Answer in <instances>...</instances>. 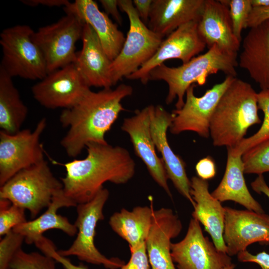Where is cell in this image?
Returning a JSON list of instances; mask_svg holds the SVG:
<instances>
[{
  "label": "cell",
  "mask_w": 269,
  "mask_h": 269,
  "mask_svg": "<svg viewBox=\"0 0 269 269\" xmlns=\"http://www.w3.org/2000/svg\"><path fill=\"white\" fill-rule=\"evenodd\" d=\"M86 147L84 158L63 164L66 174L60 179L64 194L77 205L91 200L107 182L127 183L135 171L134 160L123 147L92 142Z\"/></svg>",
  "instance_id": "obj_1"
},
{
  "label": "cell",
  "mask_w": 269,
  "mask_h": 269,
  "mask_svg": "<svg viewBox=\"0 0 269 269\" xmlns=\"http://www.w3.org/2000/svg\"><path fill=\"white\" fill-rule=\"evenodd\" d=\"M133 92L130 85L124 84L114 89L91 90L76 105L64 109L59 120L62 127L69 129L60 143L67 154L76 157L89 142L107 143L106 133L125 110L121 101Z\"/></svg>",
  "instance_id": "obj_2"
},
{
  "label": "cell",
  "mask_w": 269,
  "mask_h": 269,
  "mask_svg": "<svg viewBox=\"0 0 269 269\" xmlns=\"http://www.w3.org/2000/svg\"><path fill=\"white\" fill-rule=\"evenodd\" d=\"M258 93L248 83L235 77L219 99L210 121V136L215 146L233 148L248 129L261 123Z\"/></svg>",
  "instance_id": "obj_3"
},
{
  "label": "cell",
  "mask_w": 269,
  "mask_h": 269,
  "mask_svg": "<svg viewBox=\"0 0 269 269\" xmlns=\"http://www.w3.org/2000/svg\"><path fill=\"white\" fill-rule=\"evenodd\" d=\"M237 57V55L229 54L214 45L205 53L178 67H170L161 64L150 71L148 80L165 81L168 87L165 103L170 104L177 98L175 107L176 110H179L184 105L187 90L194 83L202 86L209 75L219 71L227 76L236 77Z\"/></svg>",
  "instance_id": "obj_4"
},
{
  "label": "cell",
  "mask_w": 269,
  "mask_h": 269,
  "mask_svg": "<svg viewBox=\"0 0 269 269\" xmlns=\"http://www.w3.org/2000/svg\"><path fill=\"white\" fill-rule=\"evenodd\" d=\"M63 184L45 160L25 168L0 188V199L28 210L32 218L47 208Z\"/></svg>",
  "instance_id": "obj_5"
},
{
  "label": "cell",
  "mask_w": 269,
  "mask_h": 269,
  "mask_svg": "<svg viewBox=\"0 0 269 269\" xmlns=\"http://www.w3.org/2000/svg\"><path fill=\"white\" fill-rule=\"evenodd\" d=\"M118 6L127 14L130 27L122 49L111 63L110 75L113 86L150 59L163 40L140 19L132 0H118Z\"/></svg>",
  "instance_id": "obj_6"
},
{
  "label": "cell",
  "mask_w": 269,
  "mask_h": 269,
  "mask_svg": "<svg viewBox=\"0 0 269 269\" xmlns=\"http://www.w3.org/2000/svg\"><path fill=\"white\" fill-rule=\"evenodd\" d=\"M34 31L29 25H16L0 33V68L12 78L41 80L48 74L44 56L32 39Z\"/></svg>",
  "instance_id": "obj_7"
},
{
  "label": "cell",
  "mask_w": 269,
  "mask_h": 269,
  "mask_svg": "<svg viewBox=\"0 0 269 269\" xmlns=\"http://www.w3.org/2000/svg\"><path fill=\"white\" fill-rule=\"evenodd\" d=\"M109 196L108 190L103 188L90 201L77 204V216L74 223L77 230V237L69 248L57 251L59 255L65 257L76 256L82 261L103 265L109 269H118L125 265L117 258L106 257L95 245L96 226L104 218L103 208Z\"/></svg>",
  "instance_id": "obj_8"
},
{
  "label": "cell",
  "mask_w": 269,
  "mask_h": 269,
  "mask_svg": "<svg viewBox=\"0 0 269 269\" xmlns=\"http://www.w3.org/2000/svg\"><path fill=\"white\" fill-rule=\"evenodd\" d=\"M66 13L32 35L44 56L48 74L74 63L76 59V43L81 39L84 23L74 14Z\"/></svg>",
  "instance_id": "obj_9"
},
{
  "label": "cell",
  "mask_w": 269,
  "mask_h": 269,
  "mask_svg": "<svg viewBox=\"0 0 269 269\" xmlns=\"http://www.w3.org/2000/svg\"><path fill=\"white\" fill-rule=\"evenodd\" d=\"M46 126L43 118L33 131L24 129L10 134L0 130V186L20 171L44 160L40 139Z\"/></svg>",
  "instance_id": "obj_10"
},
{
  "label": "cell",
  "mask_w": 269,
  "mask_h": 269,
  "mask_svg": "<svg viewBox=\"0 0 269 269\" xmlns=\"http://www.w3.org/2000/svg\"><path fill=\"white\" fill-rule=\"evenodd\" d=\"M74 63L47 75L31 89L34 99L49 109L71 108L91 91Z\"/></svg>",
  "instance_id": "obj_11"
},
{
  "label": "cell",
  "mask_w": 269,
  "mask_h": 269,
  "mask_svg": "<svg viewBox=\"0 0 269 269\" xmlns=\"http://www.w3.org/2000/svg\"><path fill=\"white\" fill-rule=\"evenodd\" d=\"M232 76H227L221 83L214 85L200 97L194 93V84L186 92L184 105L172 111L173 118L169 130L173 134L190 131L204 138L210 136V121L221 97L232 82Z\"/></svg>",
  "instance_id": "obj_12"
},
{
  "label": "cell",
  "mask_w": 269,
  "mask_h": 269,
  "mask_svg": "<svg viewBox=\"0 0 269 269\" xmlns=\"http://www.w3.org/2000/svg\"><path fill=\"white\" fill-rule=\"evenodd\" d=\"M171 255L178 269H223L232 264L231 257L204 236L199 222L193 218L184 238L171 243Z\"/></svg>",
  "instance_id": "obj_13"
},
{
  "label": "cell",
  "mask_w": 269,
  "mask_h": 269,
  "mask_svg": "<svg viewBox=\"0 0 269 269\" xmlns=\"http://www.w3.org/2000/svg\"><path fill=\"white\" fill-rule=\"evenodd\" d=\"M198 21L187 22L163 39L153 56L126 78L139 80L145 85L150 71L169 59H178L186 63L206 47L198 31Z\"/></svg>",
  "instance_id": "obj_14"
},
{
  "label": "cell",
  "mask_w": 269,
  "mask_h": 269,
  "mask_svg": "<svg viewBox=\"0 0 269 269\" xmlns=\"http://www.w3.org/2000/svg\"><path fill=\"white\" fill-rule=\"evenodd\" d=\"M225 210L223 239L229 256L246 250L253 243L269 245V215L229 207Z\"/></svg>",
  "instance_id": "obj_15"
},
{
  "label": "cell",
  "mask_w": 269,
  "mask_h": 269,
  "mask_svg": "<svg viewBox=\"0 0 269 269\" xmlns=\"http://www.w3.org/2000/svg\"><path fill=\"white\" fill-rule=\"evenodd\" d=\"M150 124L149 105L140 110H136L134 116L125 118L121 129L129 135L135 154L144 163L151 177L172 198L163 163L156 152Z\"/></svg>",
  "instance_id": "obj_16"
},
{
  "label": "cell",
  "mask_w": 269,
  "mask_h": 269,
  "mask_svg": "<svg viewBox=\"0 0 269 269\" xmlns=\"http://www.w3.org/2000/svg\"><path fill=\"white\" fill-rule=\"evenodd\" d=\"M150 107L151 134L155 148L162 156L168 178L194 207L195 202L190 194L191 181L187 175L185 163L173 152L167 140V132L171 125L173 115L160 105Z\"/></svg>",
  "instance_id": "obj_17"
},
{
  "label": "cell",
  "mask_w": 269,
  "mask_h": 269,
  "mask_svg": "<svg viewBox=\"0 0 269 269\" xmlns=\"http://www.w3.org/2000/svg\"><path fill=\"white\" fill-rule=\"evenodd\" d=\"M182 229L172 209L153 210L151 225L145 243L151 269H176L171 255V240Z\"/></svg>",
  "instance_id": "obj_18"
},
{
  "label": "cell",
  "mask_w": 269,
  "mask_h": 269,
  "mask_svg": "<svg viewBox=\"0 0 269 269\" xmlns=\"http://www.w3.org/2000/svg\"><path fill=\"white\" fill-rule=\"evenodd\" d=\"M197 28L208 49L217 45L237 55L241 42L234 34L229 7L221 0H205Z\"/></svg>",
  "instance_id": "obj_19"
},
{
  "label": "cell",
  "mask_w": 269,
  "mask_h": 269,
  "mask_svg": "<svg viewBox=\"0 0 269 269\" xmlns=\"http://www.w3.org/2000/svg\"><path fill=\"white\" fill-rule=\"evenodd\" d=\"M81 39L82 48L77 52L74 63L90 87L111 88L113 86L110 75L112 61L90 25L84 23Z\"/></svg>",
  "instance_id": "obj_20"
},
{
  "label": "cell",
  "mask_w": 269,
  "mask_h": 269,
  "mask_svg": "<svg viewBox=\"0 0 269 269\" xmlns=\"http://www.w3.org/2000/svg\"><path fill=\"white\" fill-rule=\"evenodd\" d=\"M190 194L195 202L192 218L203 225L217 249L227 254L223 239L225 207L209 192L207 180L199 177L193 176L191 179Z\"/></svg>",
  "instance_id": "obj_21"
},
{
  "label": "cell",
  "mask_w": 269,
  "mask_h": 269,
  "mask_svg": "<svg viewBox=\"0 0 269 269\" xmlns=\"http://www.w3.org/2000/svg\"><path fill=\"white\" fill-rule=\"evenodd\" d=\"M238 66L262 90H269V19L250 28L243 41Z\"/></svg>",
  "instance_id": "obj_22"
},
{
  "label": "cell",
  "mask_w": 269,
  "mask_h": 269,
  "mask_svg": "<svg viewBox=\"0 0 269 269\" xmlns=\"http://www.w3.org/2000/svg\"><path fill=\"white\" fill-rule=\"evenodd\" d=\"M65 13L79 18L84 23L90 25L97 34L110 59L112 61L120 52L126 38L118 26L101 11L93 0H76L63 7Z\"/></svg>",
  "instance_id": "obj_23"
},
{
  "label": "cell",
  "mask_w": 269,
  "mask_h": 269,
  "mask_svg": "<svg viewBox=\"0 0 269 269\" xmlns=\"http://www.w3.org/2000/svg\"><path fill=\"white\" fill-rule=\"evenodd\" d=\"M205 0H152L148 27L162 37L181 25L198 21Z\"/></svg>",
  "instance_id": "obj_24"
},
{
  "label": "cell",
  "mask_w": 269,
  "mask_h": 269,
  "mask_svg": "<svg viewBox=\"0 0 269 269\" xmlns=\"http://www.w3.org/2000/svg\"><path fill=\"white\" fill-rule=\"evenodd\" d=\"M76 206L62 189L53 197L51 203L42 215L15 227L12 230L23 236L24 242L29 245L34 244L43 236V233L50 229H58L69 236H73L77 233L74 224L71 223L67 218L57 212L61 208Z\"/></svg>",
  "instance_id": "obj_25"
},
{
  "label": "cell",
  "mask_w": 269,
  "mask_h": 269,
  "mask_svg": "<svg viewBox=\"0 0 269 269\" xmlns=\"http://www.w3.org/2000/svg\"><path fill=\"white\" fill-rule=\"evenodd\" d=\"M242 155L234 156L227 151L224 176L212 195L221 202L233 201L247 209L264 213L260 204L252 196L246 185Z\"/></svg>",
  "instance_id": "obj_26"
},
{
  "label": "cell",
  "mask_w": 269,
  "mask_h": 269,
  "mask_svg": "<svg viewBox=\"0 0 269 269\" xmlns=\"http://www.w3.org/2000/svg\"><path fill=\"white\" fill-rule=\"evenodd\" d=\"M149 206H136L131 211L123 208L110 218V227L128 242L130 248L145 242L147 237L154 210L151 196L149 197Z\"/></svg>",
  "instance_id": "obj_27"
},
{
  "label": "cell",
  "mask_w": 269,
  "mask_h": 269,
  "mask_svg": "<svg viewBox=\"0 0 269 269\" xmlns=\"http://www.w3.org/2000/svg\"><path fill=\"white\" fill-rule=\"evenodd\" d=\"M28 109L9 76L0 68V128L10 134L21 130Z\"/></svg>",
  "instance_id": "obj_28"
},
{
  "label": "cell",
  "mask_w": 269,
  "mask_h": 269,
  "mask_svg": "<svg viewBox=\"0 0 269 269\" xmlns=\"http://www.w3.org/2000/svg\"><path fill=\"white\" fill-rule=\"evenodd\" d=\"M258 109L264 114V121L260 129L252 136L244 138L234 147H227L232 155H242L256 145L269 140V90H261L258 93Z\"/></svg>",
  "instance_id": "obj_29"
},
{
  "label": "cell",
  "mask_w": 269,
  "mask_h": 269,
  "mask_svg": "<svg viewBox=\"0 0 269 269\" xmlns=\"http://www.w3.org/2000/svg\"><path fill=\"white\" fill-rule=\"evenodd\" d=\"M242 159L244 173L261 175L269 172V140L245 152Z\"/></svg>",
  "instance_id": "obj_30"
},
{
  "label": "cell",
  "mask_w": 269,
  "mask_h": 269,
  "mask_svg": "<svg viewBox=\"0 0 269 269\" xmlns=\"http://www.w3.org/2000/svg\"><path fill=\"white\" fill-rule=\"evenodd\" d=\"M56 261L52 257L38 252L27 253L22 248L14 256L10 269H56Z\"/></svg>",
  "instance_id": "obj_31"
},
{
  "label": "cell",
  "mask_w": 269,
  "mask_h": 269,
  "mask_svg": "<svg viewBox=\"0 0 269 269\" xmlns=\"http://www.w3.org/2000/svg\"><path fill=\"white\" fill-rule=\"evenodd\" d=\"M229 9L234 34L241 42V34L247 28L248 20L253 8L251 0H221Z\"/></svg>",
  "instance_id": "obj_32"
},
{
  "label": "cell",
  "mask_w": 269,
  "mask_h": 269,
  "mask_svg": "<svg viewBox=\"0 0 269 269\" xmlns=\"http://www.w3.org/2000/svg\"><path fill=\"white\" fill-rule=\"evenodd\" d=\"M25 210L9 200L0 199V236H5L16 226L26 221Z\"/></svg>",
  "instance_id": "obj_33"
},
{
  "label": "cell",
  "mask_w": 269,
  "mask_h": 269,
  "mask_svg": "<svg viewBox=\"0 0 269 269\" xmlns=\"http://www.w3.org/2000/svg\"><path fill=\"white\" fill-rule=\"evenodd\" d=\"M24 237L13 230L0 242V269H10L9 265L16 252L21 248Z\"/></svg>",
  "instance_id": "obj_34"
},
{
  "label": "cell",
  "mask_w": 269,
  "mask_h": 269,
  "mask_svg": "<svg viewBox=\"0 0 269 269\" xmlns=\"http://www.w3.org/2000/svg\"><path fill=\"white\" fill-rule=\"evenodd\" d=\"M35 245L42 253L52 257L56 262L61 264L64 269H88L82 265H75L66 257L59 255L54 243L44 236Z\"/></svg>",
  "instance_id": "obj_35"
},
{
  "label": "cell",
  "mask_w": 269,
  "mask_h": 269,
  "mask_svg": "<svg viewBox=\"0 0 269 269\" xmlns=\"http://www.w3.org/2000/svg\"><path fill=\"white\" fill-rule=\"evenodd\" d=\"M131 257L121 269H150L149 262L145 242L130 248Z\"/></svg>",
  "instance_id": "obj_36"
},
{
  "label": "cell",
  "mask_w": 269,
  "mask_h": 269,
  "mask_svg": "<svg viewBox=\"0 0 269 269\" xmlns=\"http://www.w3.org/2000/svg\"><path fill=\"white\" fill-rule=\"evenodd\" d=\"M238 260L243 263H253L260 266L261 269H269V254L263 251L254 255L247 250L237 254Z\"/></svg>",
  "instance_id": "obj_37"
},
{
  "label": "cell",
  "mask_w": 269,
  "mask_h": 269,
  "mask_svg": "<svg viewBox=\"0 0 269 269\" xmlns=\"http://www.w3.org/2000/svg\"><path fill=\"white\" fill-rule=\"evenodd\" d=\"M195 169L198 177L205 180L213 178L216 173L215 162L210 157L200 159L197 163Z\"/></svg>",
  "instance_id": "obj_38"
},
{
  "label": "cell",
  "mask_w": 269,
  "mask_h": 269,
  "mask_svg": "<svg viewBox=\"0 0 269 269\" xmlns=\"http://www.w3.org/2000/svg\"><path fill=\"white\" fill-rule=\"evenodd\" d=\"M269 19V7H253L248 20L247 27H255Z\"/></svg>",
  "instance_id": "obj_39"
},
{
  "label": "cell",
  "mask_w": 269,
  "mask_h": 269,
  "mask_svg": "<svg viewBox=\"0 0 269 269\" xmlns=\"http://www.w3.org/2000/svg\"><path fill=\"white\" fill-rule=\"evenodd\" d=\"M152 0H134L133 5L140 19L144 22L148 21L151 11Z\"/></svg>",
  "instance_id": "obj_40"
},
{
  "label": "cell",
  "mask_w": 269,
  "mask_h": 269,
  "mask_svg": "<svg viewBox=\"0 0 269 269\" xmlns=\"http://www.w3.org/2000/svg\"><path fill=\"white\" fill-rule=\"evenodd\" d=\"M102 6L107 14H110L120 24L122 18L118 10V0H100Z\"/></svg>",
  "instance_id": "obj_41"
},
{
  "label": "cell",
  "mask_w": 269,
  "mask_h": 269,
  "mask_svg": "<svg viewBox=\"0 0 269 269\" xmlns=\"http://www.w3.org/2000/svg\"><path fill=\"white\" fill-rule=\"evenodd\" d=\"M21 1L30 6L42 5L49 7L61 6L65 7L70 3L67 0H22Z\"/></svg>",
  "instance_id": "obj_42"
},
{
  "label": "cell",
  "mask_w": 269,
  "mask_h": 269,
  "mask_svg": "<svg viewBox=\"0 0 269 269\" xmlns=\"http://www.w3.org/2000/svg\"><path fill=\"white\" fill-rule=\"evenodd\" d=\"M251 186L254 191L260 194H265L269 199V187L263 174L258 175L256 179L251 183Z\"/></svg>",
  "instance_id": "obj_43"
},
{
  "label": "cell",
  "mask_w": 269,
  "mask_h": 269,
  "mask_svg": "<svg viewBox=\"0 0 269 269\" xmlns=\"http://www.w3.org/2000/svg\"><path fill=\"white\" fill-rule=\"evenodd\" d=\"M253 7H269V0H251Z\"/></svg>",
  "instance_id": "obj_44"
},
{
  "label": "cell",
  "mask_w": 269,
  "mask_h": 269,
  "mask_svg": "<svg viewBox=\"0 0 269 269\" xmlns=\"http://www.w3.org/2000/svg\"><path fill=\"white\" fill-rule=\"evenodd\" d=\"M235 265L233 264H231L226 266L223 269H235Z\"/></svg>",
  "instance_id": "obj_45"
}]
</instances>
